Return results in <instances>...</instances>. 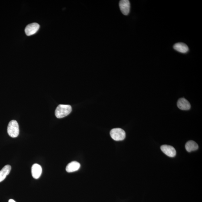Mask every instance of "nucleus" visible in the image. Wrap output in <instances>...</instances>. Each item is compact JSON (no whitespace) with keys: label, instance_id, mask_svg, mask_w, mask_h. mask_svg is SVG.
<instances>
[{"label":"nucleus","instance_id":"3","mask_svg":"<svg viewBox=\"0 0 202 202\" xmlns=\"http://www.w3.org/2000/svg\"><path fill=\"white\" fill-rule=\"evenodd\" d=\"M110 133L112 138L115 141H123L126 136L125 131L120 128H115L112 129Z\"/></svg>","mask_w":202,"mask_h":202},{"label":"nucleus","instance_id":"9","mask_svg":"<svg viewBox=\"0 0 202 202\" xmlns=\"http://www.w3.org/2000/svg\"><path fill=\"white\" fill-rule=\"evenodd\" d=\"M80 163L76 161L71 162L68 164L66 167V170L68 173H72L77 171L80 168Z\"/></svg>","mask_w":202,"mask_h":202},{"label":"nucleus","instance_id":"4","mask_svg":"<svg viewBox=\"0 0 202 202\" xmlns=\"http://www.w3.org/2000/svg\"><path fill=\"white\" fill-rule=\"evenodd\" d=\"M40 28V25L34 23L29 24L25 28V32L27 36H30L35 34Z\"/></svg>","mask_w":202,"mask_h":202},{"label":"nucleus","instance_id":"12","mask_svg":"<svg viewBox=\"0 0 202 202\" xmlns=\"http://www.w3.org/2000/svg\"><path fill=\"white\" fill-rule=\"evenodd\" d=\"M185 148L188 152H191L197 150L199 148V146L195 141H190L186 143Z\"/></svg>","mask_w":202,"mask_h":202},{"label":"nucleus","instance_id":"8","mask_svg":"<svg viewBox=\"0 0 202 202\" xmlns=\"http://www.w3.org/2000/svg\"><path fill=\"white\" fill-rule=\"evenodd\" d=\"M177 105L178 108L182 110H188L191 108V104L186 99L182 98L178 100Z\"/></svg>","mask_w":202,"mask_h":202},{"label":"nucleus","instance_id":"1","mask_svg":"<svg viewBox=\"0 0 202 202\" xmlns=\"http://www.w3.org/2000/svg\"><path fill=\"white\" fill-rule=\"evenodd\" d=\"M72 110L71 106L69 105L60 104L55 110V115L58 118H61L69 115Z\"/></svg>","mask_w":202,"mask_h":202},{"label":"nucleus","instance_id":"10","mask_svg":"<svg viewBox=\"0 0 202 202\" xmlns=\"http://www.w3.org/2000/svg\"><path fill=\"white\" fill-rule=\"evenodd\" d=\"M174 49L182 53H186L189 50L188 46L183 43H178L173 46Z\"/></svg>","mask_w":202,"mask_h":202},{"label":"nucleus","instance_id":"6","mask_svg":"<svg viewBox=\"0 0 202 202\" xmlns=\"http://www.w3.org/2000/svg\"><path fill=\"white\" fill-rule=\"evenodd\" d=\"M161 150L165 154L169 157H173L176 156V151L173 147L168 145H163L161 147Z\"/></svg>","mask_w":202,"mask_h":202},{"label":"nucleus","instance_id":"7","mask_svg":"<svg viewBox=\"0 0 202 202\" xmlns=\"http://www.w3.org/2000/svg\"><path fill=\"white\" fill-rule=\"evenodd\" d=\"M31 172L33 178L35 179H38L41 175L42 168L39 164H35L33 165L31 168Z\"/></svg>","mask_w":202,"mask_h":202},{"label":"nucleus","instance_id":"11","mask_svg":"<svg viewBox=\"0 0 202 202\" xmlns=\"http://www.w3.org/2000/svg\"><path fill=\"white\" fill-rule=\"evenodd\" d=\"M11 167L10 165H7L4 167L0 171V182H3L5 179L6 177L11 172Z\"/></svg>","mask_w":202,"mask_h":202},{"label":"nucleus","instance_id":"13","mask_svg":"<svg viewBox=\"0 0 202 202\" xmlns=\"http://www.w3.org/2000/svg\"><path fill=\"white\" fill-rule=\"evenodd\" d=\"M8 202H15L14 200H13V199H10L9 200Z\"/></svg>","mask_w":202,"mask_h":202},{"label":"nucleus","instance_id":"5","mask_svg":"<svg viewBox=\"0 0 202 202\" xmlns=\"http://www.w3.org/2000/svg\"><path fill=\"white\" fill-rule=\"evenodd\" d=\"M119 6L121 12L125 15L129 14L130 9V3L128 0H122L120 1Z\"/></svg>","mask_w":202,"mask_h":202},{"label":"nucleus","instance_id":"2","mask_svg":"<svg viewBox=\"0 0 202 202\" xmlns=\"http://www.w3.org/2000/svg\"><path fill=\"white\" fill-rule=\"evenodd\" d=\"M7 132L11 137H18L19 134V124L16 121L12 120L9 122L7 128Z\"/></svg>","mask_w":202,"mask_h":202}]
</instances>
